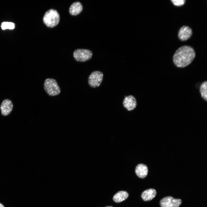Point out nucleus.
Masks as SVG:
<instances>
[{
	"label": "nucleus",
	"instance_id": "6e6552de",
	"mask_svg": "<svg viewBox=\"0 0 207 207\" xmlns=\"http://www.w3.org/2000/svg\"><path fill=\"white\" fill-rule=\"evenodd\" d=\"M192 34L191 29L188 26H184L180 29L178 37L181 41H185L191 37Z\"/></svg>",
	"mask_w": 207,
	"mask_h": 207
},
{
	"label": "nucleus",
	"instance_id": "9d476101",
	"mask_svg": "<svg viewBox=\"0 0 207 207\" xmlns=\"http://www.w3.org/2000/svg\"><path fill=\"white\" fill-rule=\"evenodd\" d=\"M148 171L147 166L142 164L137 165L135 169V172L137 175L141 178H144L147 176Z\"/></svg>",
	"mask_w": 207,
	"mask_h": 207
},
{
	"label": "nucleus",
	"instance_id": "9b49d317",
	"mask_svg": "<svg viewBox=\"0 0 207 207\" xmlns=\"http://www.w3.org/2000/svg\"><path fill=\"white\" fill-rule=\"evenodd\" d=\"M156 194V190L153 189H149L143 191L141 194V197L145 201H149L152 200Z\"/></svg>",
	"mask_w": 207,
	"mask_h": 207
},
{
	"label": "nucleus",
	"instance_id": "f3484780",
	"mask_svg": "<svg viewBox=\"0 0 207 207\" xmlns=\"http://www.w3.org/2000/svg\"><path fill=\"white\" fill-rule=\"evenodd\" d=\"M0 207H4L3 205L0 203Z\"/></svg>",
	"mask_w": 207,
	"mask_h": 207
},
{
	"label": "nucleus",
	"instance_id": "4468645a",
	"mask_svg": "<svg viewBox=\"0 0 207 207\" xmlns=\"http://www.w3.org/2000/svg\"><path fill=\"white\" fill-rule=\"evenodd\" d=\"M207 81L204 82L201 84L200 91L202 97L206 101H207Z\"/></svg>",
	"mask_w": 207,
	"mask_h": 207
},
{
	"label": "nucleus",
	"instance_id": "a211bd4d",
	"mask_svg": "<svg viewBox=\"0 0 207 207\" xmlns=\"http://www.w3.org/2000/svg\"><path fill=\"white\" fill-rule=\"evenodd\" d=\"M106 207H113L112 206H106Z\"/></svg>",
	"mask_w": 207,
	"mask_h": 207
},
{
	"label": "nucleus",
	"instance_id": "39448f33",
	"mask_svg": "<svg viewBox=\"0 0 207 207\" xmlns=\"http://www.w3.org/2000/svg\"><path fill=\"white\" fill-rule=\"evenodd\" d=\"M92 56V53L87 49H78L74 52L73 56L77 61L84 62L90 60Z\"/></svg>",
	"mask_w": 207,
	"mask_h": 207
},
{
	"label": "nucleus",
	"instance_id": "ddd939ff",
	"mask_svg": "<svg viewBox=\"0 0 207 207\" xmlns=\"http://www.w3.org/2000/svg\"><path fill=\"white\" fill-rule=\"evenodd\" d=\"M129 196L128 193L126 191H120L117 193L113 196L114 201L119 203L124 201Z\"/></svg>",
	"mask_w": 207,
	"mask_h": 207
},
{
	"label": "nucleus",
	"instance_id": "1a4fd4ad",
	"mask_svg": "<svg viewBox=\"0 0 207 207\" xmlns=\"http://www.w3.org/2000/svg\"><path fill=\"white\" fill-rule=\"evenodd\" d=\"M13 108L12 101L9 99H5L2 102L0 107L2 115L6 116L11 112Z\"/></svg>",
	"mask_w": 207,
	"mask_h": 207
},
{
	"label": "nucleus",
	"instance_id": "423d86ee",
	"mask_svg": "<svg viewBox=\"0 0 207 207\" xmlns=\"http://www.w3.org/2000/svg\"><path fill=\"white\" fill-rule=\"evenodd\" d=\"M181 203L180 199H175L168 196L162 199L160 202V204L161 207H178Z\"/></svg>",
	"mask_w": 207,
	"mask_h": 207
},
{
	"label": "nucleus",
	"instance_id": "f03ea898",
	"mask_svg": "<svg viewBox=\"0 0 207 207\" xmlns=\"http://www.w3.org/2000/svg\"><path fill=\"white\" fill-rule=\"evenodd\" d=\"M60 19L57 12L53 9H50L45 13L43 19L44 23L49 27H53L58 24Z\"/></svg>",
	"mask_w": 207,
	"mask_h": 207
},
{
	"label": "nucleus",
	"instance_id": "dca6fc26",
	"mask_svg": "<svg viewBox=\"0 0 207 207\" xmlns=\"http://www.w3.org/2000/svg\"><path fill=\"white\" fill-rule=\"evenodd\" d=\"M172 2L175 5L180 6L183 5L185 3V0H172Z\"/></svg>",
	"mask_w": 207,
	"mask_h": 207
},
{
	"label": "nucleus",
	"instance_id": "7ed1b4c3",
	"mask_svg": "<svg viewBox=\"0 0 207 207\" xmlns=\"http://www.w3.org/2000/svg\"><path fill=\"white\" fill-rule=\"evenodd\" d=\"M44 89L47 93L50 96H55L60 93V89L56 81L54 79L47 78L44 83Z\"/></svg>",
	"mask_w": 207,
	"mask_h": 207
},
{
	"label": "nucleus",
	"instance_id": "f257e3e1",
	"mask_svg": "<svg viewBox=\"0 0 207 207\" xmlns=\"http://www.w3.org/2000/svg\"><path fill=\"white\" fill-rule=\"evenodd\" d=\"M195 55L193 48L188 46H183L176 51L173 57V61L177 67L184 68L191 63Z\"/></svg>",
	"mask_w": 207,
	"mask_h": 207
},
{
	"label": "nucleus",
	"instance_id": "2eb2a0df",
	"mask_svg": "<svg viewBox=\"0 0 207 207\" xmlns=\"http://www.w3.org/2000/svg\"><path fill=\"white\" fill-rule=\"evenodd\" d=\"M1 27L4 30L6 29H13L15 27L14 24L11 22H4L2 23Z\"/></svg>",
	"mask_w": 207,
	"mask_h": 207
},
{
	"label": "nucleus",
	"instance_id": "20e7f679",
	"mask_svg": "<svg viewBox=\"0 0 207 207\" xmlns=\"http://www.w3.org/2000/svg\"><path fill=\"white\" fill-rule=\"evenodd\" d=\"M103 73L99 71H95L91 72L88 78V83L91 87H99L103 78Z\"/></svg>",
	"mask_w": 207,
	"mask_h": 207
},
{
	"label": "nucleus",
	"instance_id": "0eeeda50",
	"mask_svg": "<svg viewBox=\"0 0 207 207\" xmlns=\"http://www.w3.org/2000/svg\"><path fill=\"white\" fill-rule=\"evenodd\" d=\"M124 107L128 111L133 110L137 105V101L135 97L132 95L126 96L124 99L123 102Z\"/></svg>",
	"mask_w": 207,
	"mask_h": 207
},
{
	"label": "nucleus",
	"instance_id": "f8f14e48",
	"mask_svg": "<svg viewBox=\"0 0 207 207\" xmlns=\"http://www.w3.org/2000/svg\"><path fill=\"white\" fill-rule=\"evenodd\" d=\"M83 9V6L80 2H75L70 5L69 12L71 15L75 16L80 14Z\"/></svg>",
	"mask_w": 207,
	"mask_h": 207
}]
</instances>
